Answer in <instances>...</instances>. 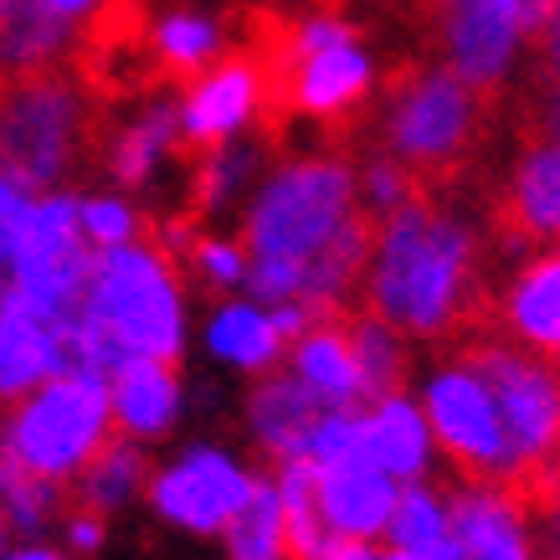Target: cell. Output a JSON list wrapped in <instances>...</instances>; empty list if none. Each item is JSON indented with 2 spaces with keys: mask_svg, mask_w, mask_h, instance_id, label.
Listing matches in <instances>:
<instances>
[{
  "mask_svg": "<svg viewBox=\"0 0 560 560\" xmlns=\"http://www.w3.org/2000/svg\"><path fill=\"white\" fill-rule=\"evenodd\" d=\"M78 319L36 304L16 283L0 293V407L21 401L51 375H68V345Z\"/></svg>",
  "mask_w": 560,
  "mask_h": 560,
  "instance_id": "obj_11",
  "label": "cell"
},
{
  "mask_svg": "<svg viewBox=\"0 0 560 560\" xmlns=\"http://www.w3.org/2000/svg\"><path fill=\"white\" fill-rule=\"evenodd\" d=\"M47 5H51V11H62L68 21H78V16L88 11V5H93V0H47Z\"/></svg>",
  "mask_w": 560,
  "mask_h": 560,
  "instance_id": "obj_36",
  "label": "cell"
},
{
  "mask_svg": "<svg viewBox=\"0 0 560 560\" xmlns=\"http://www.w3.org/2000/svg\"><path fill=\"white\" fill-rule=\"evenodd\" d=\"M447 535L458 545V560H540L525 499L504 483L447 489Z\"/></svg>",
  "mask_w": 560,
  "mask_h": 560,
  "instance_id": "obj_13",
  "label": "cell"
},
{
  "mask_svg": "<svg viewBox=\"0 0 560 560\" xmlns=\"http://www.w3.org/2000/svg\"><path fill=\"white\" fill-rule=\"evenodd\" d=\"M345 345H350V360H355L360 401H365V407L407 390L411 350H407V335H401V329H390L386 319H375L365 308H345Z\"/></svg>",
  "mask_w": 560,
  "mask_h": 560,
  "instance_id": "obj_21",
  "label": "cell"
},
{
  "mask_svg": "<svg viewBox=\"0 0 560 560\" xmlns=\"http://www.w3.org/2000/svg\"><path fill=\"white\" fill-rule=\"evenodd\" d=\"M180 371L175 360H150V355H124L108 371V417L114 432L135 442H160L180 417Z\"/></svg>",
  "mask_w": 560,
  "mask_h": 560,
  "instance_id": "obj_14",
  "label": "cell"
},
{
  "mask_svg": "<svg viewBox=\"0 0 560 560\" xmlns=\"http://www.w3.org/2000/svg\"><path fill=\"white\" fill-rule=\"evenodd\" d=\"M226 535V560H289L283 550V520H278V499H272V483L257 478L247 504L232 514V525L221 529Z\"/></svg>",
  "mask_w": 560,
  "mask_h": 560,
  "instance_id": "obj_27",
  "label": "cell"
},
{
  "mask_svg": "<svg viewBox=\"0 0 560 560\" xmlns=\"http://www.w3.org/2000/svg\"><path fill=\"white\" fill-rule=\"evenodd\" d=\"M453 360L493 390V407L504 417L510 447L520 458V499H535V510H556V432H560V396H556V360L535 355L510 335H493L489 324L463 329L453 340Z\"/></svg>",
  "mask_w": 560,
  "mask_h": 560,
  "instance_id": "obj_4",
  "label": "cell"
},
{
  "mask_svg": "<svg viewBox=\"0 0 560 560\" xmlns=\"http://www.w3.org/2000/svg\"><path fill=\"white\" fill-rule=\"evenodd\" d=\"M499 103H483L447 62H396L386 72L381 154L407 165L417 190L447 196L478 160Z\"/></svg>",
  "mask_w": 560,
  "mask_h": 560,
  "instance_id": "obj_2",
  "label": "cell"
},
{
  "mask_svg": "<svg viewBox=\"0 0 560 560\" xmlns=\"http://www.w3.org/2000/svg\"><path fill=\"white\" fill-rule=\"evenodd\" d=\"M253 114H257V68L237 42H226V51L186 88V103H180V160H196V154L226 144L237 129L253 124Z\"/></svg>",
  "mask_w": 560,
  "mask_h": 560,
  "instance_id": "obj_12",
  "label": "cell"
},
{
  "mask_svg": "<svg viewBox=\"0 0 560 560\" xmlns=\"http://www.w3.org/2000/svg\"><path fill=\"white\" fill-rule=\"evenodd\" d=\"M422 417L432 447H442L463 483H504L520 493V458L510 447L504 417L493 407V390L478 381L463 360H442L422 386Z\"/></svg>",
  "mask_w": 560,
  "mask_h": 560,
  "instance_id": "obj_8",
  "label": "cell"
},
{
  "mask_svg": "<svg viewBox=\"0 0 560 560\" xmlns=\"http://www.w3.org/2000/svg\"><path fill=\"white\" fill-rule=\"evenodd\" d=\"M253 483L257 474L242 468L232 453L196 442L175 463H165L160 474H150L144 493H150L160 520H171V525L190 529V535H221L232 525V514L247 504Z\"/></svg>",
  "mask_w": 560,
  "mask_h": 560,
  "instance_id": "obj_10",
  "label": "cell"
},
{
  "mask_svg": "<svg viewBox=\"0 0 560 560\" xmlns=\"http://www.w3.org/2000/svg\"><path fill=\"white\" fill-rule=\"evenodd\" d=\"M360 442H365V458H371L390 483H417V478L432 474V453H438V447H432L422 407L411 401L407 390L360 407Z\"/></svg>",
  "mask_w": 560,
  "mask_h": 560,
  "instance_id": "obj_15",
  "label": "cell"
},
{
  "mask_svg": "<svg viewBox=\"0 0 560 560\" xmlns=\"http://www.w3.org/2000/svg\"><path fill=\"white\" fill-rule=\"evenodd\" d=\"M308 560H375V550H371V540H340V535H329Z\"/></svg>",
  "mask_w": 560,
  "mask_h": 560,
  "instance_id": "obj_33",
  "label": "cell"
},
{
  "mask_svg": "<svg viewBox=\"0 0 560 560\" xmlns=\"http://www.w3.org/2000/svg\"><path fill=\"white\" fill-rule=\"evenodd\" d=\"M206 345H211L217 360L257 375L283 360V340H278V329H272L262 304H221L211 314V324H206Z\"/></svg>",
  "mask_w": 560,
  "mask_h": 560,
  "instance_id": "obj_25",
  "label": "cell"
},
{
  "mask_svg": "<svg viewBox=\"0 0 560 560\" xmlns=\"http://www.w3.org/2000/svg\"><path fill=\"white\" fill-rule=\"evenodd\" d=\"M396 489L375 463L355 458V463H335L319 468V520L329 535L340 540H375L386 529V514L396 504Z\"/></svg>",
  "mask_w": 560,
  "mask_h": 560,
  "instance_id": "obj_16",
  "label": "cell"
},
{
  "mask_svg": "<svg viewBox=\"0 0 560 560\" xmlns=\"http://www.w3.org/2000/svg\"><path fill=\"white\" fill-rule=\"evenodd\" d=\"M289 371L319 396L324 407H365L360 401L355 360H350V345H345V308L314 319L289 345Z\"/></svg>",
  "mask_w": 560,
  "mask_h": 560,
  "instance_id": "obj_20",
  "label": "cell"
},
{
  "mask_svg": "<svg viewBox=\"0 0 560 560\" xmlns=\"http://www.w3.org/2000/svg\"><path fill=\"white\" fill-rule=\"evenodd\" d=\"M83 314L124 355L180 360V350H186L180 268L154 242H124V247L93 253Z\"/></svg>",
  "mask_w": 560,
  "mask_h": 560,
  "instance_id": "obj_5",
  "label": "cell"
},
{
  "mask_svg": "<svg viewBox=\"0 0 560 560\" xmlns=\"http://www.w3.org/2000/svg\"><path fill=\"white\" fill-rule=\"evenodd\" d=\"M150 483V458H144V442L135 438H119L108 432L98 453L83 463V474L72 478V510H93V514H108L124 510L139 489Z\"/></svg>",
  "mask_w": 560,
  "mask_h": 560,
  "instance_id": "obj_22",
  "label": "cell"
},
{
  "mask_svg": "<svg viewBox=\"0 0 560 560\" xmlns=\"http://www.w3.org/2000/svg\"><path fill=\"white\" fill-rule=\"evenodd\" d=\"M57 510H62V489L47 483V478L26 474L21 463H11L5 453H0V514L11 520V529H21V535H42Z\"/></svg>",
  "mask_w": 560,
  "mask_h": 560,
  "instance_id": "obj_28",
  "label": "cell"
},
{
  "mask_svg": "<svg viewBox=\"0 0 560 560\" xmlns=\"http://www.w3.org/2000/svg\"><path fill=\"white\" fill-rule=\"evenodd\" d=\"M355 206V165L350 154H308L289 160L268 186L253 196L237 247L247 262H304L329 242V232Z\"/></svg>",
  "mask_w": 560,
  "mask_h": 560,
  "instance_id": "obj_6",
  "label": "cell"
},
{
  "mask_svg": "<svg viewBox=\"0 0 560 560\" xmlns=\"http://www.w3.org/2000/svg\"><path fill=\"white\" fill-rule=\"evenodd\" d=\"M103 540H108L103 514H93V510H72L68 514V550L72 556H98Z\"/></svg>",
  "mask_w": 560,
  "mask_h": 560,
  "instance_id": "obj_32",
  "label": "cell"
},
{
  "mask_svg": "<svg viewBox=\"0 0 560 560\" xmlns=\"http://www.w3.org/2000/svg\"><path fill=\"white\" fill-rule=\"evenodd\" d=\"M427 36L442 47V62L458 72L483 103H499L514 62V0H417Z\"/></svg>",
  "mask_w": 560,
  "mask_h": 560,
  "instance_id": "obj_9",
  "label": "cell"
},
{
  "mask_svg": "<svg viewBox=\"0 0 560 560\" xmlns=\"http://www.w3.org/2000/svg\"><path fill=\"white\" fill-rule=\"evenodd\" d=\"M72 21L47 0H5L0 11V72H36L68 57Z\"/></svg>",
  "mask_w": 560,
  "mask_h": 560,
  "instance_id": "obj_24",
  "label": "cell"
},
{
  "mask_svg": "<svg viewBox=\"0 0 560 560\" xmlns=\"http://www.w3.org/2000/svg\"><path fill=\"white\" fill-rule=\"evenodd\" d=\"M375 560H458V545L442 540L432 550H375Z\"/></svg>",
  "mask_w": 560,
  "mask_h": 560,
  "instance_id": "obj_34",
  "label": "cell"
},
{
  "mask_svg": "<svg viewBox=\"0 0 560 560\" xmlns=\"http://www.w3.org/2000/svg\"><path fill=\"white\" fill-rule=\"evenodd\" d=\"M360 308L417 340H458L489 324L483 293V237L447 206L417 190L375 226V247L360 278Z\"/></svg>",
  "mask_w": 560,
  "mask_h": 560,
  "instance_id": "obj_1",
  "label": "cell"
},
{
  "mask_svg": "<svg viewBox=\"0 0 560 560\" xmlns=\"http://www.w3.org/2000/svg\"><path fill=\"white\" fill-rule=\"evenodd\" d=\"M0 560H72V556L51 550V545H21V550H5Z\"/></svg>",
  "mask_w": 560,
  "mask_h": 560,
  "instance_id": "obj_35",
  "label": "cell"
},
{
  "mask_svg": "<svg viewBox=\"0 0 560 560\" xmlns=\"http://www.w3.org/2000/svg\"><path fill=\"white\" fill-rule=\"evenodd\" d=\"M78 226H83L88 247H124L144 232V217H139L129 201L119 196H93V201H78Z\"/></svg>",
  "mask_w": 560,
  "mask_h": 560,
  "instance_id": "obj_29",
  "label": "cell"
},
{
  "mask_svg": "<svg viewBox=\"0 0 560 560\" xmlns=\"http://www.w3.org/2000/svg\"><path fill=\"white\" fill-rule=\"evenodd\" d=\"M226 51V26L221 16H201V11H165L150 21V83L180 88L186 93L211 62Z\"/></svg>",
  "mask_w": 560,
  "mask_h": 560,
  "instance_id": "obj_18",
  "label": "cell"
},
{
  "mask_svg": "<svg viewBox=\"0 0 560 560\" xmlns=\"http://www.w3.org/2000/svg\"><path fill=\"white\" fill-rule=\"evenodd\" d=\"M160 160H180V103H154L129 129L103 139V165L119 186H144Z\"/></svg>",
  "mask_w": 560,
  "mask_h": 560,
  "instance_id": "obj_23",
  "label": "cell"
},
{
  "mask_svg": "<svg viewBox=\"0 0 560 560\" xmlns=\"http://www.w3.org/2000/svg\"><path fill=\"white\" fill-rule=\"evenodd\" d=\"M324 401L299 381L293 371H262V381L247 396V427H253L257 447H268L272 458H304L308 432L324 417Z\"/></svg>",
  "mask_w": 560,
  "mask_h": 560,
  "instance_id": "obj_17",
  "label": "cell"
},
{
  "mask_svg": "<svg viewBox=\"0 0 560 560\" xmlns=\"http://www.w3.org/2000/svg\"><path fill=\"white\" fill-rule=\"evenodd\" d=\"M32 190H21L16 180L0 175V257L16 262L21 242H26V226H32Z\"/></svg>",
  "mask_w": 560,
  "mask_h": 560,
  "instance_id": "obj_31",
  "label": "cell"
},
{
  "mask_svg": "<svg viewBox=\"0 0 560 560\" xmlns=\"http://www.w3.org/2000/svg\"><path fill=\"white\" fill-rule=\"evenodd\" d=\"M11 535H16V529H11V520H5V514H0V556H5V550H11Z\"/></svg>",
  "mask_w": 560,
  "mask_h": 560,
  "instance_id": "obj_37",
  "label": "cell"
},
{
  "mask_svg": "<svg viewBox=\"0 0 560 560\" xmlns=\"http://www.w3.org/2000/svg\"><path fill=\"white\" fill-rule=\"evenodd\" d=\"M504 335L535 355L556 360L560 350V257L556 247L529 253V262L514 272V289L504 293Z\"/></svg>",
  "mask_w": 560,
  "mask_h": 560,
  "instance_id": "obj_19",
  "label": "cell"
},
{
  "mask_svg": "<svg viewBox=\"0 0 560 560\" xmlns=\"http://www.w3.org/2000/svg\"><path fill=\"white\" fill-rule=\"evenodd\" d=\"M114 432L108 417V381L88 371L51 375L36 390H26L0 417V453L21 463L26 474L68 489L83 474V463L98 453Z\"/></svg>",
  "mask_w": 560,
  "mask_h": 560,
  "instance_id": "obj_7",
  "label": "cell"
},
{
  "mask_svg": "<svg viewBox=\"0 0 560 560\" xmlns=\"http://www.w3.org/2000/svg\"><path fill=\"white\" fill-rule=\"evenodd\" d=\"M103 103L72 72H0V175L21 190H57L103 160Z\"/></svg>",
  "mask_w": 560,
  "mask_h": 560,
  "instance_id": "obj_3",
  "label": "cell"
},
{
  "mask_svg": "<svg viewBox=\"0 0 560 560\" xmlns=\"http://www.w3.org/2000/svg\"><path fill=\"white\" fill-rule=\"evenodd\" d=\"M180 268L201 272V283H211V289H237L242 272H247V253H242L237 242L201 237V232H196V242H190L186 257H180Z\"/></svg>",
  "mask_w": 560,
  "mask_h": 560,
  "instance_id": "obj_30",
  "label": "cell"
},
{
  "mask_svg": "<svg viewBox=\"0 0 560 560\" xmlns=\"http://www.w3.org/2000/svg\"><path fill=\"white\" fill-rule=\"evenodd\" d=\"M308 5H319V11H335V16H340V11L350 5V0H308Z\"/></svg>",
  "mask_w": 560,
  "mask_h": 560,
  "instance_id": "obj_38",
  "label": "cell"
},
{
  "mask_svg": "<svg viewBox=\"0 0 560 560\" xmlns=\"http://www.w3.org/2000/svg\"><path fill=\"white\" fill-rule=\"evenodd\" d=\"M0 11H5V0H0Z\"/></svg>",
  "mask_w": 560,
  "mask_h": 560,
  "instance_id": "obj_39",
  "label": "cell"
},
{
  "mask_svg": "<svg viewBox=\"0 0 560 560\" xmlns=\"http://www.w3.org/2000/svg\"><path fill=\"white\" fill-rule=\"evenodd\" d=\"M381 535L390 540V550H432V545L453 540V535H447V493L432 489L427 478L401 483Z\"/></svg>",
  "mask_w": 560,
  "mask_h": 560,
  "instance_id": "obj_26",
  "label": "cell"
}]
</instances>
